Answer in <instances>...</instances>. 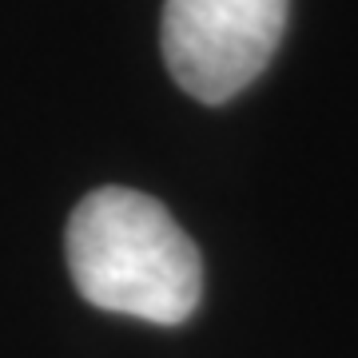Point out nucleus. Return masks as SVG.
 Segmentation results:
<instances>
[{"instance_id": "f257e3e1", "label": "nucleus", "mask_w": 358, "mask_h": 358, "mask_svg": "<svg viewBox=\"0 0 358 358\" xmlns=\"http://www.w3.org/2000/svg\"><path fill=\"white\" fill-rule=\"evenodd\" d=\"M68 271L92 307L179 327L203 299V263L164 203L100 187L68 219Z\"/></svg>"}, {"instance_id": "f03ea898", "label": "nucleus", "mask_w": 358, "mask_h": 358, "mask_svg": "<svg viewBox=\"0 0 358 358\" xmlns=\"http://www.w3.org/2000/svg\"><path fill=\"white\" fill-rule=\"evenodd\" d=\"M291 0H167L164 60L187 96L227 103L271 64Z\"/></svg>"}]
</instances>
